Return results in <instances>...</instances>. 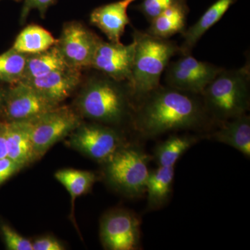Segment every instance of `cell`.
<instances>
[{"mask_svg":"<svg viewBox=\"0 0 250 250\" xmlns=\"http://www.w3.org/2000/svg\"><path fill=\"white\" fill-rule=\"evenodd\" d=\"M196 95L160 85L135 108V129L143 137L152 139L169 131L203 127L213 120Z\"/></svg>","mask_w":250,"mask_h":250,"instance_id":"6da1fadb","label":"cell"},{"mask_svg":"<svg viewBox=\"0 0 250 250\" xmlns=\"http://www.w3.org/2000/svg\"><path fill=\"white\" fill-rule=\"evenodd\" d=\"M135 54L132 78L129 85L131 98L138 104L160 86V81L171 58L179 53V46L169 39L154 37L134 29Z\"/></svg>","mask_w":250,"mask_h":250,"instance_id":"7a4b0ae2","label":"cell"},{"mask_svg":"<svg viewBox=\"0 0 250 250\" xmlns=\"http://www.w3.org/2000/svg\"><path fill=\"white\" fill-rule=\"evenodd\" d=\"M250 85L249 62L238 69L224 68L201 94L210 118L221 123L246 114L250 109Z\"/></svg>","mask_w":250,"mask_h":250,"instance_id":"3957f363","label":"cell"},{"mask_svg":"<svg viewBox=\"0 0 250 250\" xmlns=\"http://www.w3.org/2000/svg\"><path fill=\"white\" fill-rule=\"evenodd\" d=\"M118 83L107 79L90 81L77 101L81 114L104 124H119L124 121L135 108L131 103L129 85L123 89Z\"/></svg>","mask_w":250,"mask_h":250,"instance_id":"277c9868","label":"cell"},{"mask_svg":"<svg viewBox=\"0 0 250 250\" xmlns=\"http://www.w3.org/2000/svg\"><path fill=\"white\" fill-rule=\"evenodd\" d=\"M151 159L142 148L124 145L104 163L106 178L125 195H142L146 192Z\"/></svg>","mask_w":250,"mask_h":250,"instance_id":"5b68a950","label":"cell"},{"mask_svg":"<svg viewBox=\"0 0 250 250\" xmlns=\"http://www.w3.org/2000/svg\"><path fill=\"white\" fill-rule=\"evenodd\" d=\"M27 122L30 126L34 161L42 158L54 145L82 123L80 115L72 108L60 105Z\"/></svg>","mask_w":250,"mask_h":250,"instance_id":"8992f818","label":"cell"},{"mask_svg":"<svg viewBox=\"0 0 250 250\" xmlns=\"http://www.w3.org/2000/svg\"><path fill=\"white\" fill-rule=\"evenodd\" d=\"M208 62L197 60L191 54H182L166 69L167 85L195 95H201L210 82L223 70Z\"/></svg>","mask_w":250,"mask_h":250,"instance_id":"52a82bcc","label":"cell"},{"mask_svg":"<svg viewBox=\"0 0 250 250\" xmlns=\"http://www.w3.org/2000/svg\"><path fill=\"white\" fill-rule=\"evenodd\" d=\"M70 136V147L103 164L125 145L118 131L100 124L82 123Z\"/></svg>","mask_w":250,"mask_h":250,"instance_id":"ba28073f","label":"cell"},{"mask_svg":"<svg viewBox=\"0 0 250 250\" xmlns=\"http://www.w3.org/2000/svg\"><path fill=\"white\" fill-rule=\"evenodd\" d=\"M139 219L128 210H112L100 223V238L108 250H136L141 239Z\"/></svg>","mask_w":250,"mask_h":250,"instance_id":"9c48e42d","label":"cell"},{"mask_svg":"<svg viewBox=\"0 0 250 250\" xmlns=\"http://www.w3.org/2000/svg\"><path fill=\"white\" fill-rule=\"evenodd\" d=\"M101 39L80 22L67 23L56 46L72 68L91 67L99 42Z\"/></svg>","mask_w":250,"mask_h":250,"instance_id":"30bf717a","label":"cell"},{"mask_svg":"<svg viewBox=\"0 0 250 250\" xmlns=\"http://www.w3.org/2000/svg\"><path fill=\"white\" fill-rule=\"evenodd\" d=\"M57 106L29 85L20 82L8 88L1 121H32Z\"/></svg>","mask_w":250,"mask_h":250,"instance_id":"8fae6325","label":"cell"},{"mask_svg":"<svg viewBox=\"0 0 250 250\" xmlns=\"http://www.w3.org/2000/svg\"><path fill=\"white\" fill-rule=\"evenodd\" d=\"M135 54V42L129 45L99 42L91 67L106 74L111 80L118 82H126L129 84L132 78Z\"/></svg>","mask_w":250,"mask_h":250,"instance_id":"7c38bea8","label":"cell"},{"mask_svg":"<svg viewBox=\"0 0 250 250\" xmlns=\"http://www.w3.org/2000/svg\"><path fill=\"white\" fill-rule=\"evenodd\" d=\"M81 80L80 69L68 67L21 82L30 86L51 103L60 105L72 95Z\"/></svg>","mask_w":250,"mask_h":250,"instance_id":"4fadbf2b","label":"cell"},{"mask_svg":"<svg viewBox=\"0 0 250 250\" xmlns=\"http://www.w3.org/2000/svg\"><path fill=\"white\" fill-rule=\"evenodd\" d=\"M136 0H119L94 9L90 21L100 29L110 42L121 43L125 29L130 24L128 8Z\"/></svg>","mask_w":250,"mask_h":250,"instance_id":"5bb4252c","label":"cell"},{"mask_svg":"<svg viewBox=\"0 0 250 250\" xmlns=\"http://www.w3.org/2000/svg\"><path fill=\"white\" fill-rule=\"evenodd\" d=\"M4 125L7 157L23 167L34 162L29 123L27 121L4 122Z\"/></svg>","mask_w":250,"mask_h":250,"instance_id":"9a60e30c","label":"cell"},{"mask_svg":"<svg viewBox=\"0 0 250 250\" xmlns=\"http://www.w3.org/2000/svg\"><path fill=\"white\" fill-rule=\"evenodd\" d=\"M188 12L187 0H177L149 22L146 32L164 39H169L177 34H183L187 29Z\"/></svg>","mask_w":250,"mask_h":250,"instance_id":"2e32d148","label":"cell"},{"mask_svg":"<svg viewBox=\"0 0 250 250\" xmlns=\"http://www.w3.org/2000/svg\"><path fill=\"white\" fill-rule=\"evenodd\" d=\"M237 0H217L202 14L193 25L186 29L184 41L179 46L181 54H191L192 49L206 32L221 20Z\"/></svg>","mask_w":250,"mask_h":250,"instance_id":"e0dca14e","label":"cell"},{"mask_svg":"<svg viewBox=\"0 0 250 250\" xmlns=\"http://www.w3.org/2000/svg\"><path fill=\"white\" fill-rule=\"evenodd\" d=\"M220 128L213 134L219 143L231 146L247 158L250 157V118L242 115L228 121L221 122Z\"/></svg>","mask_w":250,"mask_h":250,"instance_id":"ac0fdd59","label":"cell"},{"mask_svg":"<svg viewBox=\"0 0 250 250\" xmlns=\"http://www.w3.org/2000/svg\"><path fill=\"white\" fill-rule=\"evenodd\" d=\"M174 178V167L159 166L156 170L149 171L146 190L149 210L159 209L168 201Z\"/></svg>","mask_w":250,"mask_h":250,"instance_id":"d6986e66","label":"cell"},{"mask_svg":"<svg viewBox=\"0 0 250 250\" xmlns=\"http://www.w3.org/2000/svg\"><path fill=\"white\" fill-rule=\"evenodd\" d=\"M68 67H70L67 65L55 45L44 52L28 55L25 71L22 81L37 78L50 72Z\"/></svg>","mask_w":250,"mask_h":250,"instance_id":"ffe728a7","label":"cell"},{"mask_svg":"<svg viewBox=\"0 0 250 250\" xmlns=\"http://www.w3.org/2000/svg\"><path fill=\"white\" fill-rule=\"evenodd\" d=\"M198 136L173 135L156 146L154 159L159 166L174 167L184 153L198 142Z\"/></svg>","mask_w":250,"mask_h":250,"instance_id":"44dd1931","label":"cell"},{"mask_svg":"<svg viewBox=\"0 0 250 250\" xmlns=\"http://www.w3.org/2000/svg\"><path fill=\"white\" fill-rule=\"evenodd\" d=\"M57 40L49 31L38 25H29L17 36L12 48L21 53L34 54L47 50Z\"/></svg>","mask_w":250,"mask_h":250,"instance_id":"7402d4cb","label":"cell"},{"mask_svg":"<svg viewBox=\"0 0 250 250\" xmlns=\"http://www.w3.org/2000/svg\"><path fill=\"white\" fill-rule=\"evenodd\" d=\"M55 178L67 189L75 202L77 197L88 191L96 182V174L93 172L75 169H62L54 174Z\"/></svg>","mask_w":250,"mask_h":250,"instance_id":"603a6c76","label":"cell"},{"mask_svg":"<svg viewBox=\"0 0 250 250\" xmlns=\"http://www.w3.org/2000/svg\"><path fill=\"white\" fill-rule=\"evenodd\" d=\"M27 54L11 47L0 54V82L13 85L22 81L25 71Z\"/></svg>","mask_w":250,"mask_h":250,"instance_id":"cb8c5ba5","label":"cell"},{"mask_svg":"<svg viewBox=\"0 0 250 250\" xmlns=\"http://www.w3.org/2000/svg\"><path fill=\"white\" fill-rule=\"evenodd\" d=\"M0 231L6 249L9 250H34L32 242L24 238L6 224L0 225Z\"/></svg>","mask_w":250,"mask_h":250,"instance_id":"d4e9b609","label":"cell"},{"mask_svg":"<svg viewBox=\"0 0 250 250\" xmlns=\"http://www.w3.org/2000/svg\"><path fill=\"white\" fill-rule=\"evenodd\" d=\"M177 0H143L137 9L146 17L148 22L159 16Z\"/></svg>","mask_w":250,"mask_h":250,"instance_id":"484cf974","label":"cell"},{"mask_svg":"<svg viewBox=\"0 0 250 250\" xmlns=\"http://www.w3.org/2000/svg\"><path fill=\"white\" fill-rule=\"evenodd\" d=\"M56 0H24L21 12V21L24 22L28 15L32 10L37 9L41 14H45L47 9Z\"/></svg>","mask_w":250,"mask_h":250,"instance_id":"4316f807","label":"cell"},{"mask_svg":"<svg viewBox=\"0 0 250 250\" xmlns=\"http://www.w3.org/2000/svg\"><path fill=\"white\" fill-rule=\"evenodd\" d=\"M22 168V166L9 158L0 159V185Z\"/></svg>","mask_w":250,"mask_h":250,"instance_id":"83f0119b","label":"cell"},{"mask_svg":"<svg viewBox=\"0 0 250 250\" xmlns=\"http://www.w3.org/2000/svg\"><path fill=\"white\" fill-rule=\"evenodd\" d=\"M34 250H63L65 247L59 240L52 236H43L32 242Z\"/></svg>","mask_w":250,"mask_h":250,"instance_id":"f1b7e54d","label":"cell"},{"mask_svg":"<svg viewBox=\"0 0 250 250\" xmlns=\"http://www.w3.org/2000/svg\"><path fill=\"white\" fill-rule=\"evenodd\" d=\"M7 154L4 122L0 121V159L7 157Z\"/></svg>","mask_w":250,"mask_h":250,"instance_id":"f546056e","label":"cell"},{"mask_svg":"<svg viewBox=\"0 0 250 250\" xmlns=\"http://www.w3.org/2000/svg\"><path fill=\"white\" fill-rule=\"evenodd\" d=\"M4 83L0 82V121L2 116L3 110H4L5 99H6V93L8 88H5Z\"/></svg>","mask_w":250,"mask_h":250,"instance_id":"4dcf8cb0","label":"cell"},{"mask_svg":"<svg viewBox=\"0 0 250 250\" xmlns=\"http://www.w3.org/2000/svg\"><path fill=\"white\" fill-rule=\"evenodd\" d=\"M14 1H21V0H14Z\"/></svg>","mask_w":250,"mask_h":250,"instance_id":"1f68e13d","label":"cell"}]
</instances>
